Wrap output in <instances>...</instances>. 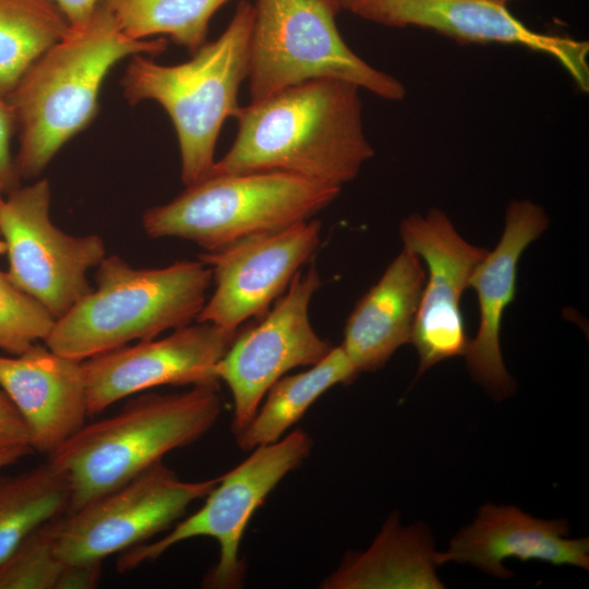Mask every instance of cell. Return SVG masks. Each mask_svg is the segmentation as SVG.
<instances>
[{
	"label": "cell",
	"instance_id": "16",
	"mask_svg": "<svg viewBox=\"0 0 589 589\" xmlns=\"http://www.w3.org/2000/svg\"><path fill=\"white\" fill-rule=\"evenodd\" d=\"M548 226L541 206L530 200L510 202L498 243L477 264L468 281L478 298L479 326L465 353L467 368L495 398H505L515 389L503 362L500 333L503 314L516 297L518 262Z\"/></svg>",
	"mask_w": 589,
	"mask_h": 589
},
{
	"label": "cell",
	"instance_id": "7",
	"mask_svg": "<svg viewBox=\"0 0 589 589\" xmlns=\"http://www.w3.org/2000/svg\"><path fill=\"white\" fill-rule=\"evenodd\" d=\"M338 0H256L249 43L251 103L321 79L357 85L385 100L399 101L404 84L354 53L341 37Z\"/></svg>",
	"mask_w": 589,
	"mask_h": 589
},
{
	"label": "cell",
	"instance_id": "15",
	"mask_svg": "<svg viewBox=\"0 0 589 589\" xmlns=\"http://www.w3.org/2000/svg\"><path fill=\"white\" fill-rule=\"evenodd\" d=\"M341 9L385 26L433 29L460 43L526 47L557 61L582 91H589V43L539 33L491 0H338Z\"/></svg>",
	"mask_w": 589,
	"mask_h": 589
},
{
	"label": "cell",
	"instance_id": "9",
	"mask_svg": "<svg viewBox=\"0 0 589 589\" xmlns=\"http://www.w3.org/2000/svg\"><path fill=\"white\" fill-rule=\"evenodd\" d=\"M50 201L47 179L12 190L0 206V235L9 278L58 320L93 290L87 272L106 253L99 236H72L56 227Z\"/></svg>",
	"mask_w": 589,
	"mask_h": 589
},
{
	"label": "cell",
	"instance_id": "13",
	"mask_svg": "<svg viewBox=\"0 0 589 589\" xmlns=\"http://www.w3.org/2000/svg\"><path fill=\"white\" fill-rule=\"evenodd\" d=\"M399 231L402 247L428 267L410 340L419 357V377L443 360L465 356L469 339L460 300L488 250L466 241L437 208L406 217Z\"/></svg>",
	"mask_w": 589,
	"mask_h": 589
},
{
	"label": "cell",
	"instance_id": "1",
	"mask_svg": "<svg viewBox=\"0 0 589 589\" xmlns=\"http://www.w3.org/2000/svg\"><path fill=\"white\" fill-rule=\"evenodd\" d=\"M360 88L334 79L308 81L242 107L237 136L209 171H280L341 189L374 155Z\"/></svg>",
	"mask_w": 589,
	"mask_h": 589
},
{
	"label": "cell",
	"instance_id": "30",
	"mask_svg": "<svg viewBox=\"0 0 589 589\" xmlns=\"http://www.w3.org/2000/svg\"><path fill=\"white\" fill-rule=\"evenodd\" d=\"M61 9L70 26L84 24L93 14L100 0H53Z\"/></svg>",
	"mask_w": 589,
	"mask_h": 589
},
{
	"label": "cell",
	"instance_id": "28",
	"mask_svg": "<svg viewBox=\"0 0 589 589\" xmlns=\"http://www.w3.org/2000/svg\"><path fill=\"white\" fill-rule=\"evenodd\" d=\"M14 446H31V434L13 402L0 389V448Z\"/></svg>",
	"mask_w": 589,
	"mask_h": 589
},
{
	"label": "cell",
	"instance_id": "23",
	"mask_svg": "<svg viewBox=\"0 0 589 589\" xmlns=\"http://www.w3.org/2000/svg\"><path fill=\"white\" fill-rule=\"evenodd\" d=\"M70 27L53 0H0V92L8 96Z\"/></svg>",
	"mask_w": 589,
	"mask_h": 589
},
{
	"label": "cell",
	"instance_id": "25",
	"mask_svg": "<svg viewBox=\"0 0 589 589\" xmlns=\"http://www.w3.org/2000/svg\"><path fill=\"white\" fill-rule=\"evenodd\" d=\"M59 518L36 527L0 561V589H56L64 566L56 551Z\"/></svg>",
	"mask_w": 589,
	"mask_h": 589
},
{
	"label": "cell",
	"instance_id": "26",
	"mask_svg": "<svg viewBox=\"0 0 589 589\" xmlns=\"http://www.w3.org/2000/svg\"><path fill=\"white\" fill-rule=\"evenodd\" d=\"M56 318L35 298L0 271V349L17 356L38 340L45 341Z\"/></svg>",
	"mask_w": 589,
	"mask_h": 589
},
{
	"label": "cell",
	"instance_id": "27",
	"mask_svg": "<svg viewBox=\"0 0 589 589\" xmlns=\"http://www.w3.org/2000/svg\"><path fill=\"white\" fill-rule=\"evenodd\" d=\"M16 131L15 116L7 95L0 92V179L5 194L19 187L20 176L11 154V139Z\"/></svg>",
	"mask_w": 589,
	"mask_h": 589
},
{
	"label": "cell",
	"instance_id": "2",
	"mask_svg": "<svg viewBox=\"0 0 589 589\" xmlns=\"http://www.w3.org/2000/svg\"><path fill=\"white\" fill-rule=\"evenodd\" d=\"M166 48L164 38L129 37L101 1L84 24L71 26L8 95L19 133L14 163L20 178L39 176L60 148L92 122L103 83L119 61L155 56Z\"/></svg>",
	"mask_w": 589,
	"mask_h": 589
},
{
	"label": "cell",
	"instance_id": "33",
	"mask_svg": "<svg viewBox=\"0 0 589 589\" xmlns=\"http://www.w3.org/2000/svg\"><path fill=\"white\" fill-rule=\"evenodd\" d=\"M491 1L498 2V3L507 5L510 1H514V0H491Z\"/></svg>",
	"mask_w": 589,
	"mask_h": 589
},
{
	"label": "cell",
	"instance_id": "3",
	"mask_svg": "<svg viewBox=\"0 0 589 589\" xmlns=\"http://www.w3.org/2000/svg\"><path fill=\"white\" fill-rule=\"evenodd\" d=\"M218 387L201 385L182 393L142 394L116 414L85 423L48 456L69 482L67 513L206 434L221 411Z\"/></svg>",
	"mask_w": 589,
	"mask_h": 589
},
{
	"label": "cell",
	"instance_id": "10",
	"mask_svg": "<svg viewBox=\"0 0 589 589\" xmlns=\"http://www.w3.org/2000/svg\"><path fill=\"white\" fill-rule=\"evenodd\" d=\"M219 477L183 481L163 460L118 488L60 516L56 551L63 563L103 562L170 529Z\"/></svg>",
	"mask_w": 589,
	"mask_h": 589
},
{
	"label": "cell",
	"instance_id": "14",
	"mask_svg": "<svg viewBox=\"0 0 589 589\" xmlns=\"http://www.w3.org/2000/svg\"><path fill=\"white\" fill-rule=\"evenodd\" d=\"M238 332L197 322L82 360L88 417L157 386L218 385L215 366Z\"/></svg>",
	"mask_w": 589,
	"mask_h": 589
},
{
	"label": "cell",
	"instance_id": "17",
	"mask_svg": "<svg viewBox=\"0 0 589 589\" xmlns=\"http://www.w3.org/2000/svg\"><path fill=\"white\" fill-rule=\"evenodd\" d=\"M0 386L29 434L34 452L51 455L88 417L82 361L38 342L13 357L0 356Z\"/></svg>",
	"mask_w": 589,
	"mask_h": 589
},
{
	"label": "cell",
	"instance_id": "29",
	"mask_svg": "<svg viewBox=\"0 0 589 589\" xmlns=\"http://www.w3.org/2000/svg\"><path fill=\"white\" fill-rule=\"evenodd\" d=\"M103 562L64 563L56 589H92L101 577Z\"/></svg>",
	"mask_w": 589,
	"mask_h": 589
},
{
	"label": "cell",
	"instance_id": "4",
	"mask_svg": "<svg viewBox=\"0 0 589 589\" xmlns=\"http://www.w3.org/2000/svg\"><path fill=\"white\" fill-rule=\"evenodd\" d=\"M96 288L56 323L44 344L79 361L196 320L213 281L201 260L135 268L118 255L97 266Z\"/></svg>",
	"mask_w": 589,
	"mask_h": 589
},
{
	"label": "cell",
	"instance_id": "6",
	"mask_svg": "<svg viewBox=\"0 0 589 589\" xmlns=\"http://www.w3.org/2000/svg\"><path fill=\"white\" fill-rule=\"evenodd\" d=\"M340 190L280 171H209L170 202L146 209L142 225L152 238H180L216 252L312 219Z\"/></svg>",
	"mask_w": 589,
	"mask_h": 589
},
{
	"label": "cell",
	"instance_id": "32",
	"mask_svg": "<svg viewBox=\"0 0 589 589\" xmlns=\"http://www.w3.org/2000/svg\"><path fill=\"white\" fill-rule=\"evenodd\" d=\"M4 194H5V190H4V185L0 179V206L3 202V199H4ZM0 248L1 249H4V244H3V241H2V238H1V235H0Z\"/></svg>",
	"mask_w": 589,
	"mask_h": 589
},
{
	"label": "cell",
	"instance_id": "8",
	"mask_svg": "<svg viewBox=\"0 0 589 589\" xmlns=\"http://www.w3.org/2000/svg\"><path fill=\"white\" fill-rule=\"evenodd\" d=\"M312 446V438L296 430L274 443L253 448L242 462L219 477L199 510L172 526L163 538L122 552L117 570L135 569L180 542L209 537L218 541L220 554L205 577V587H241L245 566L239 550L249 520L281 479L303 462Z\"/></svg>",
	"mask_w": 589,
	"mask_h": 589
},
{
	"label": "cell",
	"instance_id": "12",
	"mask_svg": "<svg viewBox=\"0 0 589 589\" xmlns=\"http://www.w3.org/2000/svg\"><path fill=\"white\" fill-rule=\"evenodd\" d=\"M321 243V223L309 219L199 255L212 272L213 294L196 322L238 330L266 314Z\"/></svg>",
	"mask_w": 589,
	"mask_h": 589
},
{
	"label": "cell",
	"instance_id": "19",
	"mask_svg": "<svg viewBox=\"0 0 589 589\" xmlns=\"http://www.w3.org/2000/svg\"><path fill=\"white\" fill-rule=\"evenodd\" d=\"M421 259L402 247L384 274L357 302L340 345L358 373L383 368L410 342L425 284Z\"/></svg>",
	"mask_w": 589,
	"mask_h": 589
},
{
	"label": "cell",
	"instance_id": "22",
	"mask_svg": "<svg viewBox=\"0 0 589 589\" xmlns=\"http://www.w3.org/2000/svg\"><path fill=\"white\" fill-rule=\"evenodd\" d=\"M70 486L48 459L0 474V561L36 527L68 512Z\"/></svg>",
	"mask_w": 589,
	"mask_h": 589
},
{
	"label": "cell",
	"instance_id": "18",
	"mask_svg": "<svg viewBox=\"0 0 589 589\" xmlns=\"http://www.w3.org/2000/svg\"><path fill=\"white\" fill-rule=\"evenodd\" d=\"M569 529L564 518L539 519L517 506L489 503L454 536L448 550L440 552V563H468L501 579L514 575L503 564L510 557L588 570V538H568Z\"/></svg>",
	"mask_w": 589,
	"mask_h": 589
},
{
	"label": "cell",
	"instance_id": "21",
	"mask_svg": "<svg viewBox=\"0 0 589 589\" xmlns=\"http://www.w3.org/2000/svg\"><path fill=\"white\" fill-rule=\"evenodd\" d=\"M358 372L341 346L309 370L277 380L265 394L251 422L236 436L243 450L271 444L297 423L312 404L337 384H349Z\"/></svg>",
	"mask_w": 589,
	"mask_h": 589
},
{
	"label": "cell",
	"instance_id": "20",
	"mask_svg": "<svg viewBox=\"0 0 589 589\" xmlns=\"http://www.w3.org/2000/svg\"><path fill=\"white\" fill-rule=\"evenodd\" d=\"M440 552L426 527L402 528L394 514L364 552H348L321 588H444L437 577Z\"/></svg>",
	"mask_w": 589,
	"mask_h": 589
},
{
	"label": "cell",
	"instance_id": "5",
	"mask_svg": "<svg viewBox=\"0 0 589 589\" xmlns=\"http://www.w3.org/2000/svg\"><path fill=\"white\" fill-rule=\"evenodd\" d=\"M253 21L254 5L241 1L221 35L189 61L165 65L135 55L127 67L121 84L128 103L154 100L172 121L185 185L209 172L224 122L241 111L238 93L248 76Z\"/></svg>",
	"mask_w": 589,
	"mask_h": 589
},
{
	"label": "cell",
	"instance_id": "24",
	"mask_svg": "<svg viewBox=\"0 0 589 589\" xmlns=\"http://www.w3.org/2000/svg\"><path fill=\"white\" fill-rule=\"evenodd\" d=\"M129 37L167 35L194 53L216 11L230 0H100Z\"/></svg>",
	"mask_w": 589,
	"mask_h": 589
},
{
	"label": "cell",
	"instance_id": "11",
	"mask_svg": "<svg viewBox=\"0 0 589 589\" xmlns=\"http://www.w3.org/2000/svg\"><path fill=\"white\" fill-rule=\"evenodd\" d=\"M321 284L315 267L298 272L265 318L238 332L216 364L217 378L231 392L235 435L251 422L277 380L294 368L316 364L333 349L315 333L309 318L310 302Z\"/></svg>",
	"mask_w": 589,
	"mask_h": 589
},
{
	"label": "cell",
	"instance_id": "31",
	"mask_svg": "<svg viewBox=\"0 0 589 589\" xmlns=\"http://www.w3.org/2000/svg\"><path fill=\"white\" fill-rule=\"evenodd\" d=\"M34 453L32 446L0 448V470Z\"/></svg>",
	"mask_w": 589,
	"mask_h": 589
}]
</instances>
